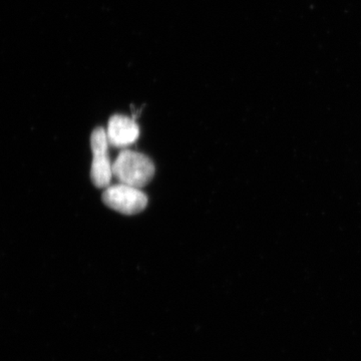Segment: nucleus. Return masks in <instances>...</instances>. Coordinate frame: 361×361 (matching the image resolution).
<instances>
[{
	"label": "nucleus",
	"mask_w": 361,
	"mask_h": 361,
	"mask_svg": "<svg viewBox=\"0 0 361 361\" xmlns=\"http://www.w3.org/2000/svg\"><path fill=\"white\" fill-rule=\"evenodd\" d=\"M114 177L121 184L142 189L155 175V165L148 156L123 149L113 163Z\"/></svg>",
	"instance_id": "nucleus-1"
},
{
	"label": "nucleus",
	"mask_w": 361,
	"mask_h": 361,
	"mask_svg": "<svg viewBox=\"0 0 361 361\" xmlns=\"http://www.w3.org/2000/svg\"><path fill=\"white\" fill-rule=\"evenodd\" d=\"M109 142L106 130L99 127L90 135V148L92 152L90 179L97 188H108L113 179V163L109 156Z\"/></svg>",
	"instance_id": "nucleus-2"
},
{
	"label": "nucleus",
	"mask_w": 361,
	"mask_h": 361,
	"mask_svg": "<svg viewBox=\"0 0 361 361\" xmlns=\"http://www.w3.org/2000/svg\"><path fill=\"white\" fill-rule=\"evenodd\" d=\"M104 205L123 215L141 213L148 205V197L139 188L128 185H110L103 194Z\"/></svg>",
	"instance_id": "nucleus-3"
},
{
	"label": "nucleus",
	"mask_w": 361,
	"mask_h": 361,
	"mask_svg": "<svg viewBox=\"0 0 361 361\" xmlns=\"http://www.w3.org/2000/svg\"><path fill=\"white\" fill-rule=\"evenodd\" d=\"M106 130L110 146L118 149L128 148L137 142L140 135L139 125L135 118L123 115L111 116Z\"/></svg>",
	"instance_id": "nucleus-4"
}]
</instances>
